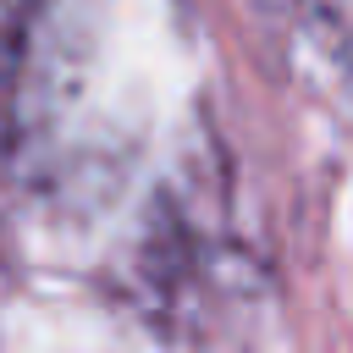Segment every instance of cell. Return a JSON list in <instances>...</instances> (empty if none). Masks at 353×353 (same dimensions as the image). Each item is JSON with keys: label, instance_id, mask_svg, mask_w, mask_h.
I'll list each match as a JSON object with an SVG mask.
<instances>
[{"label": "cell", "instance_id": "6da1fadb", "mask_svg": "<svg viewBox=\"0 0 353 353\" xmlns=\"http://www.w3.org/2000/svg\"><path fill=\"white\" fill-rule=\"evenodd\" d=\"M44 11V0H0V61L17 50V39L28 33V22Z\"/></svg>", "mask_w": 353, "mask_h": 353}]
</instances>
